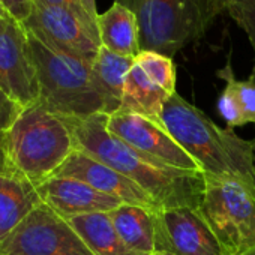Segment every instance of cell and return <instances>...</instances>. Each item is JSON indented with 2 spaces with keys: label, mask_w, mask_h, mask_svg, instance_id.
I'll use <instances>...</instances> for the list:
<instances>
[{
  "label": "cell",
  "mask_w": 255,
  "mask_h": 255,
  "mask_svg": "<svg viewBox=\"0 0 255 255\" xmlns=\"http://www.w3.org/2000/svg\"><path fill=\"white\" fill-rule=\"evenodd\" d=\"M65 119V117H63ZM108 114L65 119L75 149L107 164L149 192L162 209H198L204 192V174L173 168L143 155L107 129Z\"/></svg>",
  "instance_id": "6da1fadb"
},
{
  "label": "cell",
  "mask_w": 255,
  "mask_h": 255,
  "mask_svg": "<svg viewBox=\"0 0 255 255\" xmlns=\"http://www.w3.org/2000/svg\"><path fill=\"white\" fill-rule=\"evenodd\" d=\"M159 125L200 165L201 173L237 182L255 194V140L222 129L177 92L165 102Z\"/></svg>",
  "instance_id": "7a4b0ae2"
},
{
  "label": "cell",
  "mask_w": 255,
  "mask_h": 255,
  "mask_svg": "<svg viewBox=\"0 0 255 255\" xmlns=\"http://www.w3.org/2000/svg\"><path fill=\"white\" fill-rule=\"evenodd\" d=\"M74 150L65 119L41 104L24 108L5 132V155L12 174L36 188L53 177Z\"/></svg>",
  "instance_id": "3957f363"
},
{
  "label": "cell",
  "mask_w": 255,
  "mask_h": 255,
  "mask_svg": "<svg viewBox=\"0 0 255 255\" xmlns=\"http://www.w3.org/2000/svg\"><path fill=\"white\" fill-rule=\"evenodd\" d=\"M27 38L39 83L38 104L65 119L107 114L104 98L95 84L92 63L54 48L30 30Z\"/></svg>",
  "instance_id": "277c9868"
},
{
  "label": "cell",
  "mask_w": 255,
  "mask_h": 255,
  "mask_svg": "<svg viewBox=\"0 0 255 255\" xmlns=\"http://www.w3.org/2000/svg\"><path fill=\"white\" fill-rule=\"evenodd\" d=\"M129 8L140 26L141 50L173 59L200 41L224 12L219 0H116Z\"/></svg>",
  "instance_id": "5b68a950"
},
{
  "label": "cell",
  "mask_w": 255,
  "mask_h": 255,
  "mask_svg": "<svg viewBox=\"0 0 255 255\" xmlns=\"http://www.w3.org/2000/svg\"><path fill=\"white\" fill-rule=\"evenodd\" d=\"M197 210L222 255H245L255 249V194L251 189L204 174V192Z\"/></svg>",
  "instance_id": "8992f818"
},
{
  "label": "cell",
  "mask_w": 255,
  "mask_h": 255,
  "mask_svg": "<svg viewBox=\"0 0 255 255\" xmlns=\"http://www.w3.org/2000/svg\"><path fill=\"white\" fill-rule=\"evenodd\" d=\"M0 254L95 255L72 225L44 203L0 242Z\"/></svg>",
  "instance_id": "52a82bcc"
},
{
  "label": "cell",
  "mask_w": 255,
  "mask_h": 255,
  "mask_svg": "<svg viewBox=\"0 0 255 255\" xmlns=\"http://www.w3.org/2000/svg\"><path fill=\"white\" fill-rule=\"evenodd\" d=\"M23 26L54 48L93 63L101 48L98 27L72 11L35 0L33 11Z\"/></svg>",
  "instance_id": "ba28073f"
},
{
  "label": "cell",
  "mask_w": 255,
  "mask_h": 255,
  "mask_svg": "<svg viewBox=\"0 0 255 255\" xmlns=\"http://www.w3.org/2000/svg\"><path fill=\"white\" fill-rule=\"evenodd\" d=\"M107 129L135 150L182 171L201 173L200 165L171 138L164 128L141 114L117 110L108 114Z\"/></svg>",
  "instance_id": "9c48e42d"
},
{
  "label": "cell",
  "mask_w": 255,
  "mask_h": 255,
  "mask_svg": "<svg viewBox=\"0 0 255 255\" xmlns=\"http://www.w3.org/2000/svg\"><path fill=\"white\" fill-rule=\"evenodd\" d=\"M0 87L23 108L39 102V83L27 30L11 15L0 20Z\"/></svg>",
  "instance_id": "30bf717a"
},
{
  "label": "cell",
  "mask_w": 255,
  "mask_h": 255,
  "mask_svg": "<svg viewBox=\"0 0 255 255\" xmlns=\"http://www.w3.org/2000/svg\"><path fill=\"white\" fill-rule=\"evenodd\" d=\"M153 216L156 252L168 255H222L213 233L197 209H159Z\"/></svg>",
  "instance_id": "8fae6325"
},
{
  "label": "cell",
  "mask_w": 255,
  "mask_h": 255,
  "mask_svg": "<svg viewBox=\"0 0 255 255\" xmlns=\"http://www.w3.org/2000/svg\"><path fill=\"white\" fill-rule=\"evenodd\" d=\"M53 177H69L81 180L104 194L119 198L125 204L138 206L150 212L162 209L156 200L135 182L77 149L68 156V159L54 173Z\"/></svg>",
  "instance_id": "7c38bea8"
},
{
  "label": "cell",
  "mask_w": 255,
  "mask_h": 255,
  "mask_svg": "<svg viewBox=\"0 0 255 255\" xmlns=\"http://www.w3.org/2000/svg\"><path fill=\"white\" fill-rule=\"evenodd\" d=\"M36 189L42 203L65 219L90 213H108L125 204L116 197L69 177H50Z\"/></svg>",
  "instance_id": "4fadbf2b"
},
{
  "label": "cell",
  "mask_w": 255,
  "mask_h": 255,
  "mask_svg": "<svg viewBox=\"0 0 255 255\" xmlns=\"http://www.w3.org/2000/svg\"><path fill=\"white\" fill-rule=\"evenodd\" d=\"M101 45L107 50L135 59L141 53L140 26L135 14L122 3L116 2L96 20Z\"/></svg>",
  "instance_id": "5bb4252c"
},
{
  "label": "cell",
  "mask_w": 255,
  "mask_h": 255,
  "mask_svg": "<svg viewBox=\"0 0 255 255\" xmlns=\"http://www.w3.org/2000/svg\"><path fill=\"white\" fill-rule=\"evenodd\" d=\"M42 200L36 186L17 176L0 174V242H3Z\"/></svg>",
  "instance_id": "9a60e30c"
},
{
  "label": "cell",
  "mask_w": 255,
  "mask_h": 255,
  "mask_svg": "<svg viewBox=\"0 0 255 255\" xmlns=\"http://www.w3.org/2000/svg\"><path fill=\"white\" fill-rule=\"evenodd\" d=\"M153 213L155 212L131 204H122L108 212L122 242L138 255H152L156 252Z\"/></svg>",
  "instance_id": "2e32d148"
},
{
  "label": "cell",
  "mask_w": 255,
  "mask_h": 255,
  "mask_svg": "<svg viewBox=\"0 0 255 255\" xmlns=\"http://www.w3.org/2000/svg\"><path fill=\"white\" fill-rule=\"evenodd\" d=\"M168 95L161 86H158L141 68L134 62L132 68L126 75L122 104L119 110L137 113L146 116L159 123V117Z\"/></svg>",
  "instance_id": "e0dca14e"
},
{
  "label": "cell",
  "mask_w": 255,
  "mask_h": 255,
  "mask_svg": "<svg viewBox=\"0 0 255 255\" xmlns=\"http://www.w3.org/2000/svg\"><path fill=\"white\" fill-rule=\"evenodd\" d=\"M135 59L116 54L101 45L98 56L92 63L95 84L104 98L107 114H113L120 108L126 75L132 68Z\"/></svg>",
  "instance_id": "ac0fdd59"
},
{
  "label": "cell",
  "mask_w": 255,
  "mask_h": 255,
  "mask_svg": "<svg viewBox=\"0 0 255 255\" xmlns=\"http://www.w3.org/2000/svg\"><path fill=\"white\" fill-rule=\"evenodd\" d=\"M95 255H138L119 237L108 213H90L66 219Z\"/></svg>",
  "instance_id": "d6986e66"
},
{
  "label": "cell",
  "mask_w": 255,
  "mask_h": 255,
  "mask_svg": "<svg viewBox=\"0 0 255 255\" xmlns=\"http://www.w3.org/2000/svg\"><path fill=\"white\" fill-rule=\"evenodd\" d=\"M135 63L168 95L176 93V65L171 57L156 51L141 50L135 57Z\"/></svg>",
  "instance_id": "ffe728a7"
},
{
  "label": "cell",
  "mask_w": 255,
  "mask_h": 255,
  "mask_svg": "<svg viewBox=\"0 0 255 255\" xmlns=\"http://www.w3.org/2000/svg\"><path fill=\"white\" fill-rule=\"evenodd\" d=\"M218 77L222 78L227 84V87L231 89V92L234 93L243 117L248 123H254L255 125V71L252 72V75L248 80H237L230 60L227 62V65L218 71Z\"/></svg>",
  "instance_id": "44dd1931"
},
{
  "label": "cell",
  "mask_w": 255,
  "mask_h": 255,
  "mask_svg": "<svg viewBox=\"0 0 255 255\" xmlns=\"http://www.w3.org/2000/svg\"><path fill=\"white\" fill-rule=\"evenodd\" d=\"M224 12L246 33L255 54V0H219Z\"/></svg>",
  "instance_id": "7402d4cb"
},
{
  "label": "cell",
  "mask_w": 255,
  "mask_h": 255,
  "mask_svg": "<svg viewBox=\"0 0 255 255\" xmlns=\"http://www.w3.org/2000/svg\"><path fill=\"white\" fill-rule=\"evenodd\" d=\"M218 110H219L222 119L225 120L227 126L231 128V129H233V128H239V126H245L246 125V120L243 117L242 108H240L234 93L227 86H225V89L219 95Z\"/></svg>",
  "instance_id": "603a6c76"
},
{
  "label": "cell",
  "mask_w": 255,
  "mask_h": 255,
  "mask_svg": "<svg viewBox=\"0 0 255 255\" xmlns=\"http://www.w3.org/2000/svg\"><path fill=\"white\" fill-rule=\"evenodd\" d=\"M23 107L14 101L2 87H0V134L9 131L18 116L23 113Z\"/></svg>",
  "instance_id": "cb8c5ba5"
},
{
  "label": "cell",
  "mask_w": 255,
  "mask_h": 255,
  "mask_svg": "<svg viewBox=\"0 0 255 255\" xmlns=\"http://www.w3.org/2000/svg\"><path fill=\"white\" fill-rule=\"evenodd\" d=\"M33 3L35 0H0V6L21 24L26 23L30 17L33 11Z\"/></svg>",
  "instance_id": "d4e9b609"
},
{
  "label": "cell",
  "mask_w": 255,
  "mask_h": 255,
  "mask_svg": "<svg viewBox=\"0 0 255 255\" xmlns=\"http://www.w3.org/2000/svg\"><path fill=\"white\" fill-rule=\"evenodd\" d=\"M42 2H45V3H48V5H54V6L66 8V9L72 11L74 14H77L80 18H83L84 21H87V23H90V24H93V26L98 27L96 21L86 12V9L83 8V5H81L80 0H42Z\"/></svg>",
  "instance_id": "484cf974"
},
{
  "label": "cell",
  "mask_w": 255,
  "mask_h": 255,
  "mask_svg": "<svg viewBox=\"0 0 255 255\" xmlns=\"http://www.w3.org/2000/svg\"><path fill=\"white\" fill-rule=\"evenodd\" d=\"M0 174L14 176L11 168H9L6 155H5V134H0Z\"/></svg>",
  "instance_id": "4316f807"
},
{
  "label": "cell",
  "mask_w": 255,
  "mask_h": 255,
  "mask_svg": "<svg viewBox=\"0 0 255 255\" xmlns=\"http://www.w3.org/2000/svg\"><path fill=\"white\" fill-rule=\"evenodd\" d=\"M83 8L86 9V12L96 21L98 20V8H96V0H80Z\"/></svg>",
  "instance_id": "83f0119b"
},
{
  "label": "cell",
  "mask_w": 255,
  "mask_h": 255,
  "mask_svg": "<svg viewBox=\"0 0 255 255\" xmlns=\"http://www.w3.org/2000/svg\"><path fill=\"white\" fill-rule=\"evenodd\" d=\"M6 17H9V14H8L2 6H0V20H3V18H6Z\"/></svg>",
  "instance_id": "f1b7e54d"
},
{
  "label": "cell",
  "mask_w": 255,
  "mask_h": 255,
  "mask_svg": "<svg viewBox=\"0 0 255 255\" xmlns=\"http://www.w3.org/2000/svg\"><path fill=\"white\" fill-rule=\"evenodd\" d=\"M245 255H255V249L249 251V252H248V254H245Z\"/></svg>",
  "instance_id": "f546056e"
},
{
  "label": "cell",
  "mask_w": 255,
  "mask_h": 255,
  "mask_svg": "<svg viewBox=\"0 0 255 255\" xmlns=\"http://www.w3.org/2000/svg\"><path fill=\"white\" fill-rule=\"evenodd\" d=\"M152 255H168V254H164V252H155V254H152Z\"/></svg>",
  "instance_id": "4dcf8cb0"
},
{
  "label": "cell",
  "mask_w": 255,
  "mask_h": 255,
  "mask_svg": "<svg viewBox=\"0 0 255 255\" xmlns=\"http://www.w3.org/2000/svg\"><path fill=\"white\" fill-rule=\"evenodd\" d=\"M0 255H2V254H0Z\"/></svg>",
  "instance_id": "1f68e13d"
}]
</instances>
